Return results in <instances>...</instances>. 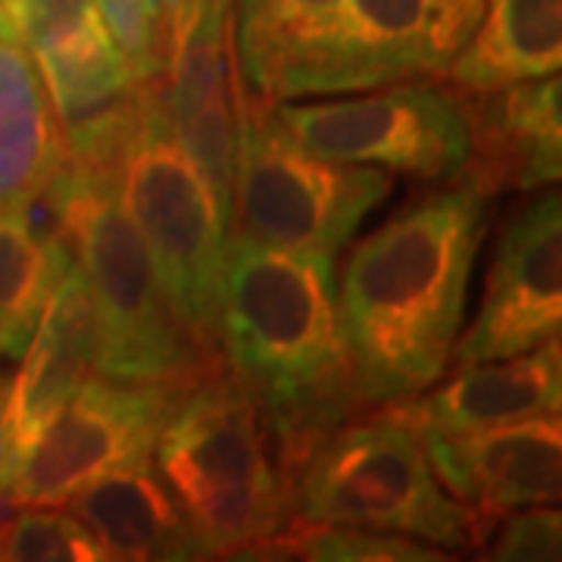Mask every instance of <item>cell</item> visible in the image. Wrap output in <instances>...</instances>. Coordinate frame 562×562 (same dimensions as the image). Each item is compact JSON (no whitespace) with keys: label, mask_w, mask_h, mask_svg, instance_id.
<instances>
[{"label":"cell","mask_w":562,"mask_h":562,"mask_svg":"<svg viewBox=\"0 0 562 562\" xmlns=\"http://www.w3.org/2000/svg\"><path fill=\"white\" fill-rule=\"evenodd\" d=\"M154 450L203 560L238 557L294 519L291 482L257 397L235 375H210L194 384Z\"/></svg>","instance_id":"obj_4"},{"label":"cell","mask_w":562,"mask_h":562,"mask_svg":"<svg viewBox=\"0 0 562 562\" xmlns=\"http://www.w3.org/2000/svg\"><path fill=\"white\" fill-rule=\"evenodd\" d=\"M562 328V198L541 188L503 222L484 279L482 306L453 344L450 366L506 360Z\"/></svg>","instance_id":"obj_11"},{"label":"cell","mask_w":562,"mask_h":562,"mask_svg":"<svg viewBox=\"0 0 562 562\" xmlns=\"http://www.w3.org/2000/svg\"><path fill=\"white\" fill-rule=\"evenodd\" d=\"M269 106L281 132L322 160L450 181L460 176L469 154L465 103L431 81L387 85L341 101H269Z\"/></svg>","instance_id":"obj_8"},{"label":"cell","mask_w":562,"mask_h":562,"mask_svg":"<svg viewBox=\"0 0 562 562\" xmlns=\"http://www.w3.org/2000/svg\"><path fill=\"white\" fill-rule=\"evenodd\" d=\"M341 0H238L241 85L272 101L279 81L325 38Z\"/></svg>","instance_id":"obj_20"},{"label":"cell","mask_w":562,"mask_h":562,"mask_svg":"<svg viewBox=\"0 0 562 562\" xmlns=\"http://www.w3.org/2000/svg\"><path fill=\"white\" fill-rule=\"evenodd\" d=\"M491 535L494 541L487 538V560L547 562L562 557V516L560 509L550 506H525L506 513Z\"/></svg>","instance_id":"obj_25"},{"label":"cell","mask_w":562,"mask_h":562,"mask_svg":"<svg viewBox=\"0 0 562 562\" xmlns=\"http://www.w3.org/2000/svg\"><path fill=\"white\" fill-rule=\"evenodd\" d=\"M0 501V560L3 562H106L101 541L57 506H22L3 513Z\"/></svg>","instance_id":"obj_22"},{"label":"cell","mask_w":562,"mask_h":562,"mask_svg":"<svg viewBox=\"0 0 562 562\" xmlns=\"http://www.w3.org/2000/svg\"><path fill=\"white\" fill-rule=\"evenodd\" d=\"M391 191V176L375 166L303 150L281 132L269 101L241 88L232 238L335 257Z\"/></svg>","instance_id":"obj_7"},{"label":"cell","mask_w":562,"mask_h":562,"mask_svg":"<svg viewBox=\"0 0 562 562\" xmlns=\"http://www.w3.org/2000/svg\"><path fill=\"white\" fill-rule=\"evenodd\" d=\"M472 32L443 0H341L325 38L279 81L272 101L443 76Z\"/></svg>","instance_id":"obj_10"},{"label":"cell","mask_w":562,"mask_h":562,"mask_svg":"<svg viewBox=\"0 0 562 562\" xmlns=\"http://www.w3.org/2000/svg\"><path fill=\"white\" fill-rule=\"evenodd\" d=\"M294 519L394 531L443 550H479L487 535L425 460L419 435L382 406L344 422L301 462L291 482Z\"/></svg>","instance_id":"obj_6"},{"label":"cell","mask_w":562,"mask_h":562,"mask_svg":"<svg viewBox=\"0 0 562 562\" xmlns=\"http://www.w3.org/2000/svg\"><path fill=\"white\" fill-rule=\"evenodd\" d=\"M20 360V375L10 382L16 450L38 431L41 422L79 391L94 366V310L76 260L50 291Z\"/></svg>","instance_id":"obj_16"},{"label":"cell","mask_w":562,"mask_h":562,"mask_svg":"<svg viewBox=\"0 0 562 562\" xmlns=\"http://www.w3.org/2000/svg\"><path fill=\"white\" fill-rule=\"evenodd\" d=\"M113 44L138 85L162 81L172 41L169 0H94Z\"/></svg>","instance_id":"obj_23"},{"label":"cell","mask_w":562,"mask_h":562,"mask_svg":"<svg viewBox=\"0 0 562 562\" xmlns=\"http://www.w3.org/2000/svg\"><path fill=\"white\" fill-rule=\"evenodd\" d=\"M32 60L38 66L47 101L60 125L91 116L138 88L128 63L106 32L101 13L72 35L32 54Z\"/></svg>","instance_id":"obj_21"},{"label":"cell","mask_w":562,"mask_h":562,"mask_svg":"<svg viewBox=\"0 0 562 562\" xmlns=\"http://www.w3.org/2000/svg\"><path fill=\"white\" fill-rule=\"evenodd\" d=\"M66 506L110 560H203L188 516L150 457L110 469L76 491Z\"/></svg>","instance_id":"obj_15"},{"label":"cell","mask_w":562,"mask_h":562,"mask_svg":"<svg viewBox=\"0 0 562 562\" xmlns=\"http://www.w3.org/2000/svg\"><path fill=\"white\" fill-rule=\"evenodd\" d=\"M460 20H465L472 29L479 25V20H482V7H484V0H443Z\"/></svg>","instance_id":"obj_27"},{"label":"cell","mask_w":562,"mask_h":562,"mask_svg":"<svg viewBox=\"0 0 562 562\" xmlns=\"http://www.w3.org/2000/svg\"><path fill=\"white\" fill-rule=\"evenodd\" d=\"M94 16V0H0V29L29 54L57 44Z\"/></svg>","instance_id":"obj_24"},{"label":"cell","mask_w":562,"mask_h":562,"mask_svg":"<svg viewBox=\"0 0 562 562\" xmlns=\"http://www.w3.org/2000/svg\"><path fill=\"white\" fill-rule=\"evenodd\" d=\"M13 465H16V441H13V422H10V382L0 375V501L7 497Z\"/></svg>","instance_id":"obj_26"},{"label":"cell","mask_w":562,"mask_h":562,"mask_svg":"<svg viewBox=\"0 0 562 562\" xmlns=\"http://www.w3.org/2000/svg\"><path fill=\"white\" fill-rule=\"evenodd\" d=\"M416 435L435 479L450 497L475 513L487 538L506 513L560 503V416H535L475 431L419 428Z\"/></svg>","instance_id":"obj_12"},{"label":"cell","mask_w":562,"mask_h":562,"mask_svg":"<svg viewBox=\"0 0 562 562\" xmlns=\"http://www.w3.org/2000/svg\"><path fill=\"white\" fill-rule=\"evenodd\" d=\"M469 154L457 181L487 201L503 191H541L562 176L560 76L462 94Z\"/></svg>","instance_id":"obj_13"},{"label":"cell","mask_w":562,"mask_h":562,"mask_svg":"<svg viewBox=\"0 0 562 562\" xmlns=\"http://www.w3.org/2000/svg\"><path fill=\"white\" fill-rule=\"evenodd\" d=\"M94 310V372L110 382L201 384L220 362L179 319L154 257L120 198V172L63 162L44 191Z\"/></svg>","instance_id":"obj_3"},{"label":"cell","mask_w":562,"mask_h":562,"mask_svg":"<svg viewBox=\"0 0 562 562\" xmlns=\"http://www.w3.org/2000/svg\"><path fill=\"white\" fill-rule=\"evenodd\" d=\"M194 384L85 379L16 450L7 506H66L85 484L150 457Z\"/></svg>","instance_id":"obj_9"},{"label":"cell","mask_w":562,"mask_h":562,"mask_svg":"<svg viewBox=\"0 0 562 562\" xmlns=\"http://www.w3.org/2000/svg\"><path fill=\"white\" fill-rule=\"evenodd\" d=\"M60 232L41 228L32 213H0V357L20 360L41 310L72 266Z\"/></svg>","instance_id":"obj_19"},{"label":"cell","mask_w":562,"mask_h":562,"mask_svg":"<svg viewBox=\"0 0 562 562\" xmlns=\"http://www.w3.org/2000/svg\"><path fill=\"white\" fill-rule=\"evenodd\" d=\"M562 66V0H484L482 20L447 72L462 94L543 79Z\"/></svg>","instance_id":"obj_18"},{"label":"cell","mask_w":562,"mask_h":562,"mask_svg":"<svg viewBox=\"0 0 562 562\" xmlns=\"http://www.w3.org/2000/svg\"><path fill=\"white\" fill-rule=\"evenodd\" d=\"M120 198L179 319L203 353L216 360L232 222L210 181L181 150L160 81L138 85V116L122 157Z\"/></svg>","instance_id":"obj_5"},{"label":"cell","mask_w":562,"mask_h":562,"mask_svg":"<svg viewBox=\"0 0 562 562\" xmlns=\"http://www.w3.org/2000/svg\"><path fill=\"white\" fill-rule=\"evenodd\" d=\"M487 198L457 181L366 235L344 266L338 325L362 406L413 401L450 369Z\"/></svg>","instance_id":"obj_1"},{"label":"cell","mask_w":562,"mask_h":562,"mask_svg":"<svg viewBox=\"0 0 562 562\" xmlns=\"http://www.w3.org/2000/svg\"><path fill=\"white\" fill-rule=\"evenodd\" d=\"M409 428L438 431H475L506 422L560 416L562 406V350L550 338L535 350L506 360H484L462 366L457 379L422 391L413 401L384 403Z\"/></svg>","instance_id":"obj_14"},{"label":"cell","mask_w":562,"mask_h":562,"mask_svg":"<svg viewBox=\"0 0 562 562\" xmlns=\"http://www.w3.org/2000/svg\"><path fill=\"white\" fill-rule=\"evenodd\" d=\"M220 344L257 397L288 482L335 428L366 409L338 325L335 257L232 238Z\"/></svg>","instance_id":"obj_2"},{"label":"cell","mask_w":562,"mask_h":562,"mask_svg":"<svg viewBox=\"0 0 562 562\" xmlns=\"http://www.w3.org/2000/svg\"><path fill=\"white\" fill-rule=\"evenodd\" d=\"M66 162L63 125L32 54L0 29V213H25Z\"/></svg>","instance_id":"obj_17"}]
</instances>
